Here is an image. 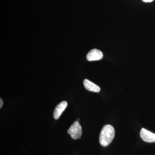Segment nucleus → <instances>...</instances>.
<instances>
[{
	"label": "nucleus",
	"instance_id": "f257e3e1",
	"mask_svg": "<svg viewBox=\"0 0 155 155\" xmlns=\"http://www.w3.org/2000/svg\"><path fill=\"white\" fill-rule=\"evenodd\" d=\"M115 131L112 125H107L103 127L99 137L100 143L103 147L108 146L115 137Z\"/></svg>",
	"mask_w": 155,
	"mask_h": 155
},
{
	"label": "nucleus",
	"instance_id": "f03ea898",
	"mask_svg": "<svg viewBox=\"0 0 155 155\" xmlns=\"http://www.w3.org/2000/svg\"><path fill=\"white\" fill-rule=\"evenodd\" d=\"M67 132L74 140L80 139L82 135V128L78 121L74 122L67 130Z\"/></svg>",
	"mask_w": 155,
	"mask_h": 155
},
{
	"label": "nucleus",
	"instance_id": "7ed1b4c3",
	"mask_svg": "<svg viewBox=\"0 0 155 155\" xmlns=\"http://www.w3.org/2000/svg\"><path fill=\"white\" fill-rule=\"evenodd\" d=\"M140 136L142 139L148 143L155 142V134L142 128L140 131Z\"/></svg>",
	"mask_w": 155,
	"mask_h": 155
},
{
	"label": "nucleus",
	"instance_id": "20e7f679",
	"mask_svg": "<svg viewBox=\"0 0 155 155\" xmlns=\"http://www.w3.org/2000/svg\"><path fill=\"white\" fill-rule=\"evenodd\" d=\"M103 58V53L97 49H94L90 51L86 56L87 60L89 61H99Z\"/></svg>",
	"mask_w": 155,
	"mask_h": 155
},
{
	"label": "nucleus",
	"instance_id": "39448f33",
	"mask_svg": "<svg viewBox=\"0 0 155 155\" xmlns=\"http://www.w3.org/2000/svg\"><path fill=\"white\" fill-rule=\"evenodd\" d=\"M67 103L66 101L61 102L59 104L56 106L54 110V118L55 119H59V117L61 116L63 112L65 110L67 106Z\"/></svg>",
	"mask_w": 155,
	"mask_h": 155
},
{
	"label": "nucleus",
	"instance_id": "423d86ee",
	"mask_svg": "<svg viewBox=\"0 0 155 155\" xmlns=\"http://www.w3.org/2000/svg\"><path fill=\"white\" fill-rule=\"evenodd\" d=\"M83 84L84 87L89 91L97 93L101 91V88L99 86L93 83L88 79H84V80Z\"/></svg>",
	"mask_w": 155,
	"mask_h": 155
},
{
	"label": "nucleus",
	"instance_id": "0eeeda50",
	"mask_svg": "<svg viewBox=\"0 0 155 155\" xmlns=\"http://www.w3.org/2000/svg\"><path fill=\"white\" fill-rule=\"evenodd\" d=\"M3 105V100H2V99L0 98V108H2V107Z\"/></svg>",
	"mask_w": 155,
	"mask_h": 155
},
{
	"label": "nucleus",
	"instance_id": "6e6552de",
	"mask_svg": "<svg viewBox=\"0 0 155 155\" xmlns=\"http://www.w3.org/2000/svg\"><path fill=\"white\" fill-rule=\"evenodd\" d=\"M143 2H153L154 0H142Z\"/></svg>",
	"mask_w": 155,
	"mask_h": 155
},
{
	"label": "nucleus",
	"instance_id": "1a4fd4ad",
	"mask_svg": "<svg viewBox=\"0 0 155 155\" xmlns=\"http://www.w3.org/2000/svg\"><path fill=\"white\" fill-rule=\"evenodd\" d=\"M77 121H78H78H80V119H77Z\"/></svg>",
	"mask_w": 155,
	"mask_h": 155
}]
</instances>
